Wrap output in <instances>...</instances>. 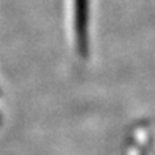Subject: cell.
Returning a JSON list of instances; mask_svg holds the SVG:
<instances>
[{
    "label": "cell",
    "instance_id": "obj_1",
    "mask_svg": "<svg viewBox=\"0 0 155 155\" xmlns=\"http://www.w3.org/2000/svg\"><path fill=\"white\" fill-rule=\"evenodd\" d=\"M87 19L88 0H75V29L80 52L84 53L87 48Z\"/></svg>",
    "mask_w": 155,
    "mask_h": 155
}]
</instances>
